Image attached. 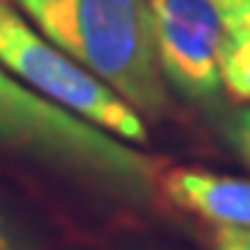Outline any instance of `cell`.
I'll return each mask as SVG.
<instances>
[{"label": "cell", "instance_id": "3957f363", "mask_svg": "<svg viewBox=\"0 0 250 250\" xmlns=\"http://www.w3.org/2000/svg\"><path fill=\"white\" fill-rule=\"evenodd\" d=\"M0 64L36 95L108 131L117 139H147L142 114L108 83L53 45L45 34H39L11 0H0Z\"/></svg>", "mask_w": 250, "mask_h": 250}, {"label": "cell", "instance_id": "277c9868", "mask_svg": "<svg viewBox=\"0 0 250 250\" xmlns=\"http://www.w3.org/2000/svg\"><path fill=\"white\" fill-rule=\"evenodd\" d=\"M150 31L161 75L195 100L214 98L220 75V17L211 0H150Z\"/></svg>", "mask_w": 250, "mask_h": 250}, {"label": "cell", "instance_id": "52a82bcc", "mask_svg": "<svg viewBox=\"0 0 250 250\" xmlns=\"http://www.w3.org/2000/svg\"><path fill=\"white\" fill-rule=\"evenodd\" d=\"M228 139L236 147L242 159L250 164V108L239 111V114L231 120V128H228Z\"/></svg>", "mask_w": 250, "mask_h": 250}, {"label": "cell", "instance_id": "8992f818", "mask_svg": "<svg viewBox=\"0 0 250 250\" xmlns=\"http://www.w3.org/2000/svg\"><path fill=\"white\" fill-rule=\"evenodd\" d=\"M220 17V75L233 98L250 100V0H211Z\"/></svg>", "mask_w": 250, "mask_h": 250}, {"label": "cell", "instance_id": "5b68a950", "mask_svg": "<svg viewBox=\"0 0 250 250\" xmlns=\"http://www.w3.org/2000/svg\"><path fill=\"white\" fill-rule=\"evenodd\" d=\"M175 206L217 228H250V181L208 170L175 167L161 178Z\"/></svg>", "mask_w": 250, "mask_h": 250}, {"label": "cell", "instance_id": "6da1fadb", "mask_svg": "<svg viewBox=\"0 0 250 250\" xmlns=\"http://www.w3.org/2000/svg\"><path fill=\"white\" fill-rule=\"evenodd\" d=\"M34 25L139 114L170 106L150 31V0H11Z\"/></svg>", "mask_w": 250, "mask_h": 250}, {"label": "cell", "instance_id": "7a4b0ae2", "mask_svg": "<svg viewBox=\"0 0 250 250\" xmlns=\"http://www.w3.org/2000/svg\"><path fill=\"white\" fill-rule=\"evenodd\" d=\"M0 145L31 150L70 164L120 192L147 195L156 184V161L120 142L98 125L70 114L0 70Z\"/></svg>", "mask_w": 250, "mask_h": 250}, {"label": "cell", "instance_id": "ba28073f", "mask_svg": "<svg viewBox=\"0 0 250 250\" xmlns=\"http://www.w3.org/2000/svg\"><path fill=\"white\" fill-rule=\"evenodd\" d=\"M214 250H250V228H217Z\"/></svg>", "mask_w": 250, "mask_h": 250}, {"label": "cell", "instance_id": "9c48e42d", "mask_svg": "<svg viewBox=\"0 0 250 250\" xmlns=\"http://www.w3.org/2000/svg\"><path fill=\"white\" fill-rule=\"evenodd\" d=\"M0 250H34L31 242L25 239V233L20 231L3 211H0Z\"/></svg>", "mask_w": 250, "mask_h": 250}]
</instances>
